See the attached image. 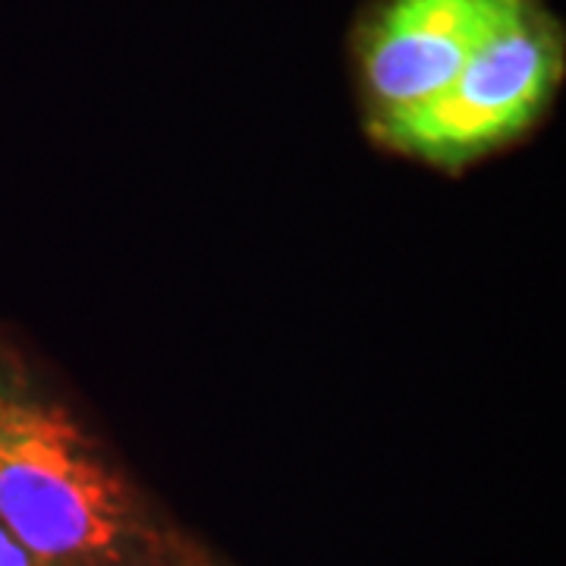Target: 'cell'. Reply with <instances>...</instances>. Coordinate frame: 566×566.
Instances as JSON below:
<instances>
[{"instance_id":"obj_4","label":"cell","mask_w":566,"mask_h":566,"mask_svg":"<svg viewBox=\"0 0 566 566\" xmlns=\"http://www.w3.org/2000/svg\"><path fill=\"white\" fill-rule=\"evenodd\" d=\"M0 566H44L35 560L25 547L7 532V526L0 523Z\"/></svg>"},{"instance_id":"obj_3","label":"cell","mask_w":566,"mask_h":566,"mask_svg":"<svg viewBox=\"0 0 566 566\" xmlns=\"http://www.w3.org/2000/svg\"><path fill=\"white\" fill-rule=\"evenodd\" d=\"M520 0H378L356 35L368 123L444 92Z\"/></svg>"},{"instance_id":"obj_1","label":"cell","mask_w":566,"mask_h":566,"mask_svg":"<svg viewBox=\"0 0 566 566\" xmlns=\"http://www.w3.org/2000/svg\"><path fill=\"white\" fill-rule=\"evenodd\" d=\"M0 523L44 566H129L148 526L82 424L54 403L0 400Z\"/></svg>"},{"instance_id":"obj_2","label":"cell","mask_w":566,"mask_h":566,"mask_svg":"<svg viewBox=\"0 0 566 566\" xmlns=\"http://www.w3.org/2000/svg\"><path fill=\"white\" fill-rule=\"evenodd\" d=\"M564 32L542 0H520L431 102L371 126L419 161L460 167L523 136L564 80Z\"/></svg>"}]
</instances>
